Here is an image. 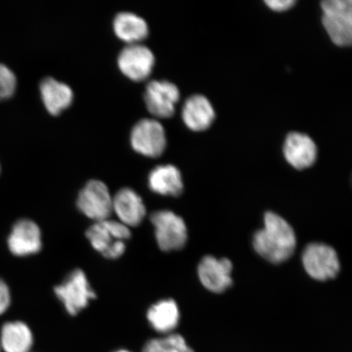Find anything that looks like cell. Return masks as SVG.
I'll list each match as a JSON object with an SVG mask.
<instances>
[{"label": "cell", "mask_w": 352, "mask_h": 352, "mask_svg": "<svg viewBox=\"0 0 352 352\" xmlns=\"http://www.w3.org/2000/svg\"><path fill=\"white\" fill-rule=\"evenodd\" d=\"M232 263L228 258H217L211 255L201 259L198 265V277L206 289L213 293H223L230 287Z\"/></svg>", "instance_id": "cell-12"}, {"label": "cell", "mask_w": 352, "mask_h": 352, "mask_svg": "<svg viewBox=\"0 0 352 352\" xmlns=\"http://www.w3.org/2000/svg\"><path fill=\"white\" fill-rule=\"evenodd\" d=\"M155 56L151 48L142 43L127 44L118 56L122 73L134 81H142L152 72Z\"/></svg>", "instance_id": "cell-9"}, {"label": "cell", "mask_w": 352, "mask_h": 352, "mask_svg": "<svg viewBox=\"0 0 352 352\" xmlns=\"http://www.w3.org/2000/svg\"><path fill=\"white\" fill-rule=\"evenodd\" d=\"M146 316L156 332L169 334L178 327L180 315L177 303L168 298L154 303L148 308Z\"/></svg>", "instance_id": "cell-19"}, {"label": "cell", "mask_w": 352, "mask_h": 352, "mask_svg": "<svg viewBox=\"0 0 352 352\" xmlns=\"http://www.w3.org/2000/svg\"><path fill=\"white\" fill-rule=\"evenodd\" d=\"M86 236L92 248L103 257L117 259L124 254L131 232L117 219L109 218L92 223L87 228Z\"/></svg>", "instance_id": "cell-2"}, {"label": "cell", "mask_w": 352, "mask_h": 352, "mask_svg": "<svg viewBox=\"0 0 352 352\" xmlns=\"http://www.w3.org/2000/svg\"><path fill=\"white\" fill-rule=\"evenodd\" d=\"M42 232L38 224L29 219H21L13 224L8 237V248L17 257H28L41 252Z\"/></svg>", "instance_id": "cell-11"}, {"label": "cell", "mask_w": 352, "mask_h": 352, "mask_svg": "<svg viewBox=\"0 0 352 352\" xmlns=\"http://www.w3.org/2000/svg\"><path fill=\"white\" fill-rule=\"evenodd\" d=\"M131 144L135 151L144 156H161L166 147L164 126L154 118H142L135 123L131 130Z\"/></svg>", "instance_id": "cell-7"}, {"label": "cell", "mask_w": 352, "mask_h": 352, "mask_svg": "<svg viewBox=\"0 0 352 352\" xmlns=\"http://www.w3.org/2000/svg\"><path fill=\"white\" fill-rule=\"evenodd\" d=\"M283 154L289 165L297 170H303L315 164L318 147L309 135L293 131L286 136Z\"/></svg>", "instance_id": "cell-14"}, {"label": "cell", "mask_w": 352, "mask_h": 352, "mask_svg": "<svg viewBox=\"0 0 352 352\" xmlns=\"http://www.w3.org/2000/svg\"><path fill=\"white\" fill-rule=\"evenodd\" d=\"M297 244L296 233L290 224L280 215L267 212L264 226L255 233L254 248L266 261L280 263L292 256Z\"/></svg>", "instance_id": "cell-1"}, {"label": "cell", "mask_w": 352, "mask_h": 352, "mask_svg": "<svg viewBox=\"0 0 352 352\" xmlns=\"http://www.w3.org/2000/svg\"><path fill=\"white\" fill-rule=\"evenodd\" d=\"M180 98L175 83L167 80H152L145 87L144 99L149 113L154 117L167 118L173 116Z\"/></svg>", "instance_id": "cell-10"}, {"label": "cell", "mask_w": 352, "mask_h": 352, "mask_svg": "<svg viewBox=\"0 0 352 352\" xmlns=\"http://www.w3.org/2000/svg\"><path fill=\"white\" fill-rule=\"evenodd\" d=\"M142 352H195L178 333L166 334L165 337L153 338L145 343Z\"/></svg>", "instance_id": "cell-21"}, {"label": "cell", "mask_w": 352, "mask_h": 352, "mask_svg": "<svg viewBox=\"0 0 352 352\" xmlns=\"http://www.w3.org/2000/svg\"><path fill=\"white\" fill-rule=\"evenodd\" d=\"M182 120L184 124L193 131L208 130L215 120L212 104L204 95L189 96L182 109Z\"/></svg>", "instance_id": "cell-15"}, {"label": "cell", "mask_w": 352, "mask_h": 352, "mask_svg": "<svg viewBox=\"0 0 352 352\" xmlns=\"http://www.w3.org/2000/svg\"><path fill=\"white\" fill-rule=\"evenodd\" d=\"M77 208L86 217L94 222L109 219L113 214V196L107 184L99 179H91L79 192Z\"/></svg>", "instance_id": "cell-6"}, {"label": "cell", "mask_w": 352, "mask_h": 352, "mask_svg": "<svg viewBox=\"0 0 352 352\" xmlns=\"http://www.w3.org/2000/svg\"><path fill=\"white\" fill-rule=\"evenodd\" d=\"M114 33L127 44L139 43L149 33L148 25L143 17L131 12H121L114 17Z\"/></svg>", "instance_id": "cell-20"}, {"label": "cell", "mask_w": 352, "mask_h": 352, "mask_svg": "<svg viewBox=\"0 0 352 352\" xmlns=\"http://www.w3.org/2000/svg\"><path fill=\"white\" fill-rule=\"evenodd\" d=\"M265 3L272 10L283 12L292 8L296 1L294 0H265Z\"/></svg>", "instance_id": "cell-24"}, {"label": "cell", "mask_w": 352, "mask_h": 352, "mask_svg": "<svg viewBox=\"0 0 352 352\" xmlns=\"http://www.w3.org/2000/svg\"><path fill=\"white\" fill-rule=\"evenodd\" d=\"M114 352H131L129 350H125V349H121V350H118V351H114Z\"/></svg>", "instance_id": "cell-25"}, {"label": "cell", "mask_w": 352, "mask_h": 352, "mask_svg": "<svg viewBox=\"0 0 352 352\" xmlns=\"http://www.w3.org/2000/svg\"><path fill=\"white\" fill-rule=\"evenodd\" d=\"M34 336L28 324L21 320L8 321L0 331V347L3 352H30Z\"/></svg>", "instance_id": "cell-18"}, {"label": "cell", "mask_w": 352, "mask_h": 352, "mask_svg": "<svg viewBox=\"0 0 352 352\" xmlns=\"http://www.w3.org/2000/svg\"><path fill=\"white\" fill-rule=\"evenodd\" d=\"M322 24L332 42L349 47L352 42L351 0H324L320 3Z\"/></svg>", "instance_id": "cell-3"}, {"label": "cell", "mask_w": 352, "mask_h": 352, "mask_svg": "<svg viewBox=\"0 0 352 352\" xmlns=\"http://www.w3.org/2000/svg\"><path fill=\"white\" fill-rule=\"evenodd\" d=\"M112 211L118 221L129 228L139 226L147 214L142 197L127 187L120 188L113 196Z\"/></svg>", "instance_id": "cell-13"}, {"label": "cell", "mask_w": 352, "mask_h": 352, "mask_svg": "<svg viewBox=\"0 0 352 352\" xmlns=\"http://www.w3.org/2000/svg\"><path fill=\"white\" fill-rule=\"evenodd\" d=\"M0 352H2L1 347H0Z\"/></svg>", "instance_id": "cell-26"}, {"label": "cell", "mask_w": 352, "mask_h": 352, "mask_svg": "<svg viewBox=\"0 0 352 352\" xmlns=\"http://www.w3.org/2000/svg\"><path fill=\"white\" fill-rule=\"evenodd\" d=\"M54 292L66 311L72 316L85 309L96 298L85 272L78 268L70 272L63 283L56 285Z\"/></svg>", "instance_id": "cell-5"}, {"label": "cell", "mask_w": 352, "mask_h": 352, "mask_svg": "<svg viewBox=\"0 0 352 352\" xmlns=\"http://www.w3.org/2000/svg\"><path fill=\"white\" fill-rule=\"evenodd\" d=\"M149 189L162 196L179 197L184 190L182 175L174 165H160L151 171L148 177Z\"/></svg>", "instance_id": "cell-16"}, {"label": "cell", "mask_w": 352, "mask_h": 352, "mask_svg": "<svg viewBox=\"0 0 352 352\" xmlns=\"http://www.w3.org/2000/svg\"><path fill=\"white\" fill-rule=\"evenodd\" d=\"M44 107L52 116H57L73 102L72 88L52 77L43 79L39 85Z\"/></svg>", "instance_id": "cell-17"}, {"label": "cell", "mask_w": 352, "mask_h": 352, "mask_svg": "<svg viewBox=\"0 0 352 352\" xmlns=\"http://www.w3.org/2000/svg\"><path fill=\"white\" fill-rule=\"evenodd\" d=\"M16 88L14 72L6 65L0 63V100L10 98Z\"/></svg>", "instance_id": "cell-22"}, {"label": "cell", "mask_w": 352, "mask_h": 352, "mask_svg": "<svg viewBox=\"0 0 352 352\" xmlns=\"http://www.w3.org/2000/svg\"><path fill=\"white\" fill-rule=\"evenodd\" d=\"M151 221L158 248L162 252L184 248L188 240L187 226L178 214L168 210H157L151 214Z\"/></svg>", "instance_id": "cell-4"}, {"label": "cell", "mask_w": 352, "mask_h": 352, "mask_svg": "<svg viewBox=\"0 0 352 352\" xmlns=\"http://www.w3.org/2000/svg\"><path fill=\"white\" fill-rule=\"evenodd\" d=\"M302 264L311 278L324 281L333 279L340 270V258L331 246L311 243L302 253Z\"/></svg>", "instance_id": "cell-8"}, {"label": "cell", "mask_w": 352, "mask_h": 352, "mask_svg": "<svg viewBox=\"0 0 352 352\" xmlns=\"http://www.w3.org/2000/svg\"><path fill=\"white\" fill-rule=\"evenodd\" d=\"M11 292L8 285L2 279H0V316L6 314L11 305Z\"/></svg>", "instance_id": "cell-23"}]
</instances>
